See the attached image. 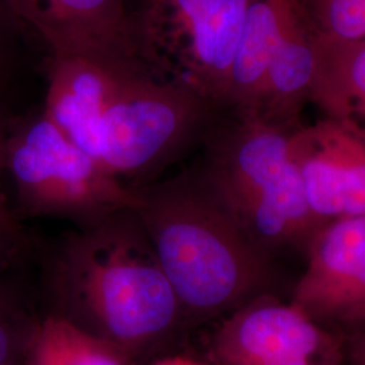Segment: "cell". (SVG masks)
I'll return each mask as SVG.
<instances>
[{"label":"cell","instance_id":"cell-5","mask_svg":"<svg viewBox=\"0 0 365 365\" xmlns=\"http://www.w3.org/2000/svg\"><path fill=\"white\" fill-rule=\"evenodd\" d=\"M207 115V98L185 83L133 76L96 126L93 157L123 182L145 180L182 155Z\"/></svg>","mask_w":365,"mask_h":365},{"label":"cell","instance_id":"cell-22","mask_svg":"<svg viewBox=\"0 0 365 365\" xmlns=\"http://www.w3.org/2000/svg\"><path fill=\"white\" fill-rule=\"evenodd\" d=\"M3 203H6V200H0V205H3Z\"/></svg>","mask_w":365,"mask_h":365},{"label":"cell","instance_id":"cell-17","mask_svg":"<svg viewBox=\"0 0 365 365\" xmlns=\"http://www.w3.org/2000/svg\"><path fill=\"white\" fill-rule=\"evenodd\" d=\"M7 21H13V18L4 10L0 3V83L6 76L9 66V34H7Z\"/></svg>","mask_w":365,"mask_h":365},{"label":"cell","instance_id":"cell-7","mask_svg":"<svg viewBox=\"0 0 365 365\" xmlns=\"http://www.w3.org/2000/svg\"><path fill=\"white\" fill-rule=\"evenodd\" d=\"M31 29L52 58L83 57L122 72L152 75L129 0H0ZM155 76V75H152Z\"/></svg>","mask_w":365,"mask_h":365},{"label":"cell","instance_id":"cell-12","mask_svg":"<svg viewBox=\"0 0 365 365\" xmlns=\"http://www.w3.org/2000/svg\"><path fill=\"white\" fill-rule=\"evenodd\" d=\"M283 39L282 22L274 4L267 0H250L225 99L253 113L262 98L268 66Z\"/></svg>","mask_w":365,"mask_h":365},{"label":"cell","instance_id":"cell-9","mask_svg":"<svg viewBox=\"0 0 365 365\" xmlns=\"http://www.w3.org/2000/svg\"><path fill=\"white\" fill-rule=\"evenodd\" d=\"M306 250L291 302L319 325L365 327V215L327 223Z\"/></svg>","mask_w":365,"mask_h":365},{"label":"cell","instance_id":"cell-4","mask_svg":"<svg viewBox=\"0 0 365 365\" xmlns=\"http://www.w3.org/2000/svg\"><path fill=\"white\" fill-rule=\"evenodd\" d=\"M6 170L25 214L69 220L78 227L140 202L135 185L111 175L43 113L9 133Z\"/></svg>","mask_w":365,"mask_h":365},{"label":"cell","instance_id":"cell-6","mask_svg":"<svg viewBox=\"0 0 365 365\" xmlns=\"http://www.w3.org/2000/svg\"><path fill=\"white\" fill-rule=\"evenodd\" d=\"M144 1L138 27L149 66H163L170 51L185 37L188 46L182 61L190 56L187 84L200 92L205 76L207 93L225 99L250 0Z\"/></svg>","mask_w":365,"mask_h":365},{"label":"cell","instance_id":"cell-14","mask_svg":"<svg viewBox=\"0 0 365 365\" xmlns=\"http://www.w3.org/2000/svg\"><path fill=\"white\" fill-rule=\"evenodd\" d=\"M314 54L300 42L283 39L268 66L262 96L274 92L287 96L303 90L312 80Z\"/></svg>","mask_w":365,"mask_h":365},{"label":"cell","instance_id":"cell-2","mask_svg":"<svg viewBox=\"0 0 365 365\" xmlns=\"http://www.w3.org/2000/svg\"><path fill=\"white\" fill-rule=\"evenodd\" d=\"M134 209L180 303L185 329L274 295V257L249 237L200 172L135 185Z\"/></svg>","mask_w":365,"mask_h":365},{"label":"cell","instance_id":"cell-8","mask_svg":"<svg viewBox=\"0 0 365 365\" xmlns=\"http://www.w3.org/2000/svg\"><path fill=\"white\" fill-rule=\"evenodd\" d=\"M206 354L210 365H341L336 337L274 295L229 314L210 336Z\"/></svg>","mask_w":365,"mask_h":365},{"label":"cell","instance_id":"cell-11","mask_svg":"<svg viewBox=\"0 0 365 365\" xmlns=\"http://www.w3.org/2000/svg\"><path fill=\"white\" fill-rule=\"evenodd\" d=\"M141 76L83 57L52 58L43 115L93 157L96 126L123 84ZM152 76V75H150Z\"/></svg>","mask_w":365,"mask_h":365},{"label":"cell","instance_id":"cell-1","mask_svg":"<svg viewBox=\"0 0 365 365\" xmlns=\"http://www.w3.org/2000/svg\"><path fill=\"white\" fill-rule=\"evenodd\" d=\"M51 315L122 353L131 365L187 331L180 303L134 210L78 227L48 269Z\"/></svg>","mask_w":365,"mask_h":365},{"label":"cell","instance_id":"cell-18","mask_svg":"<svg viewBox=\"0 0 365 365\" xmlns=\"http://www.w3.org/2000/svg\"><path fill=\"white\" fill-rule=\"evenodd\" d=\"M351 81L353 88L365 102V48L354 57L351 66Z\"/></svg>","mask_w":365,"mask_h":365},{"label":"cell","instance_id":"cell-19","mask_svg":"<svg viewBox=\"0 0 365 365\" xmlns=\"http://www.w3.org/2000/svg\"><path fill=\"white\" fill-rule=\"evenodd\" d=\"M9 140V131L6 129V123L3 118L0 117V200H6L4 194L1 191V175L6 170V148Z\"/></svg>","mask_w":365,"mask_h":365},{"label":"cell","instance_id":"cell-15","mask_svg":"<svg viewBox=\"0 0 365 365\" xmlns=\"http://www.w3.org/2000/svg\"><path fill=\"white\" fill-rule=\"evenodd\" d=\"M31 325L0 306V365H24Z\"/></svg>","mask_w":365,"mask_h":365},{"label":"cell","instance_id":"cell-20","mask_svg":"<svg viewBox=\"0 0 365 365\" xmlns=\"http://www.w3.org/2000/svg\"><path fill=\"white\" fill-rule=\"evenodd\" d=\"M149 365H209L202 361H197L195 359L187 357V356H164L156 359Z\"/></svg>","mask_w":365,"mask_h":365},{"label":"cell","instance_id":"cell-16","mask_svg":"<svg viewBox=\"0 0 365 365\" xmlns=\"http://www.w3.org/2000/svg\"><path fill=\"white\" fill-rule=\"evenodd\" d=\"M329 22L339 37L357 39L365 36V0H331Z\"/></svg>","mask_w":365,"mask_h":365},{"label":"cell","instance_id":"cell-21","mask_svg":"<svg viewBox=\"0 0 365 365\" xmlns=\"http://www.w3.org/2000/svg\"><path fill=\"white\" fill-rule=\"evenodd\" d=\"M352 351L353 359H356L357 364L365 365V331L354 336Z\"/></svg>","mask_w":365,"mask_h":365},{"label":"cell","instance_id":"cell-13","mask_svg":"<svg viewBox=\"0 0 365 365\" xmlns=\"http://www.w3.org/2000/svg\"><path fill=\"white\" fill-rule=\"evenodd\" d=\"M24 365H131L101 339L61 318L48 314L33 322L27 337Z\"/></svg>","mask_w":365,"mask_h":365},{"label":"cell","instance_id":"cell-10","mask_svg":"<svg viewBox=\"0 0 365 365\" xmlns=\"http://www.w3.org/2000/svg\"><path fill=\"white\" fill-rule=\"evenodd\" d=\"M292 152L309 209L321 225L365 215V140L341 126L292 137Z\"/></svg>","mask_w":365,"mask_h":365},{"label":"cell","instance_id":"cell-3","mask_svg":"<svg viewBox=\"0 0 365 365\" xmlns=\"http://www.w3.org/2000/svg\"><path fill=\"white\" fill-rule=\"evenodd\" d=\"M200 175L272 257L283 249L307 248L322 229L304 197L292 137L255 113L218 138Z\"/></svg>","mask_w":365,"mask_h":365}]
</instances>
